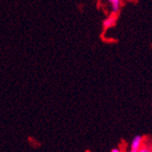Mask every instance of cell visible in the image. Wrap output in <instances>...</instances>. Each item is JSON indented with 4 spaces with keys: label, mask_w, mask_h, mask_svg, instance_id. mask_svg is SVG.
Returning a JSON list of instances; mask_svg holds the SVG:
<instances>
[{
    "label": "cell",
    "mask_w": 152,
    "mask_h": 152,
    "mask_svg": "<svg viewBox=\"0 0 152 152\" xmlns=\"http://www.w3.org/2000/svg\"><path fill=\"white\" fill-rule=\"evenodd\" d=\"M116 23H117V15L111 14L109 17H107L103 22V28H104V30H107V29H109L111 27H113V26L116 25Z\"/></svg>",
    "instance_id": "obj_1"
},
{
    "label": "cell",
    "mask_w": 152,
    "mask_h": 152,
    "mask_svg": "<svg viewBox=\"0 0 152 152\" xmlns=\"http://www.w3.org/2000/svg\"><path fill=\"white\" fill-rule=\"evenodd\" d=\"M143 141H144V138L142 135L134 136L131 143V149H134V150L139 151V149L143 147Z\"/></svg>",
    "instance_id": "obj_2"
},
{
    "label": "cell",
    "mask_w": 152,
    "mask_h": 152,
    "mask_svg": "<svg viewBox=\"0 0 152 152\" xmlns=\"http://www.w3.org/2000/svg\"><path fill=\"white\" fill-rule=\"evenodd\" d=\"M107 2H109L112 6V13L111 14L117 15L118 12L120 11V9H121V0H107Z\"/></svg>",
    "instance_id": "obj_3"
},
{
    "label": "cell",
    "mask_w": 152,
    "mask_h": 152,
    "mask_svg": "<svg viewBox=\"0 0 152 152\" xmlns=\"http://www.w3.org/2000/svg\"><path fill=\"white\" fill-rule=\"evenodd\" d=\"M138 152H152V148L148 146H143Z\"/></svg>",
    "instance_id": "obj_4"
},
{
    "label": "cell",
    "mask_w": 152,
    "mask_h": 152,
    "mask_svg": "<svg viewBox=\"0 0 152 152\" xmlns=\"http://www.w3.org/2000/svg\"><path fill=\"white\" fill-rule=\"evenodd\" d=\"M111 152H123V151L121 149H120V148H112Z\"/></svg>",
    "instance_id": "obj_5"
},
{
    "label": "cell",
    "mask_w": 152,
    "mask_h": 152,
    "mask_svg": "<svg viewBox=\"0 0 152 152\" xmlns=\"http://www.w3.org/2000/svg\"><path fill=\"white\" fill-rule=\"evenodd\" d=\"M130 152H138V150H134V149H131Z\"/></svg>",
    "instance_id": "obj_6"
}]
</instances>
